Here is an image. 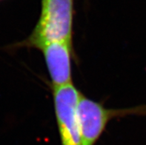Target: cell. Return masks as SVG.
<instances>
[{
  "label": "cell",
  "instance_id": "6da1fadb",
  "mask_svg": "<svg viewBox=\"0 0 146 145\" xmlns=\"http://www.w3.org/2000/svg\"><path fill=\"white\" fill-rule=\"evenodd\" d=\"M74 0H42L39 20L24 45L41 50L54 42H72Z\"/></svg>",
  "mask_w": 146,
  "mask_h": 145
},
{
  "label": "cell",
  "instance_id": "7a4b0ae2",
  "mask_svg": "<svg viewBox=\"0 0 146 145\" xmlns=\"http://www.w3.org/2000/svg\"><path fill=\"white\" fill-rule=\"evenodd\" d=\"M125 113H146V107L131 110H111L80 93L76 106L78 122L83 145H94L105 130L108 121Z\"/></svg>",
  "mask_w": 146,
  "mask_h": 145
},
{
  "label": "cell",
  "instance_id": "3957f363",
  "mask_svg": "<svg viewBox=\"0 0 146 145\" xmlns=\"http://www.w3.org/2000/svg\"><path fill=\"white\" fill-rule=\"evenodd\" d=\"M80 94L73 84L54 90V108L62 145H83L76 113Z\"/></svg>",
  "mask_w": 146,
  "mask_h": 145
},
{
  "label": "cell",
  "instance_id": "277c9868",
  "mask_svg": "<svg viewBox=\"0 0 146 145\" xmlns=\"http://www.w3.org/2000/svg\"><path fill=\"white\" fill-rule=\"evenodd\" d=\"M47 68L50 75L54 90L72 83L71 51L72 42H54L43 47Z\"/></svg>",
  "mask_w": 146,
  "mask_h": 145
}]
</instances>
